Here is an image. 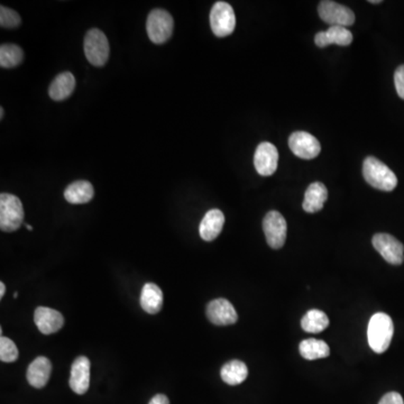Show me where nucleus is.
<instances>
[{"mask_svg": "<svg viewBox=\"0 0 404 404\" xmlns=\"http://www.w3.org/2000/svg\"><path fill=\"white\" fill-rule=\"evenodd\" d=\"M318 13L323 22L330 26L347 27L355 23V13L352 9L330 0L319 4Z\"/></svg>", "mask_w": 404, "mask_h": 404, "instance_id": "7", "label": "nucleus"}, {"mask_svg": "<svg viewBox=\"0 0 404 404\" xmlns=\"http://www.w3.org/2000/svg\"><path fill=\"white\" fill-rule=\"evenodd\" d=\"M148 404H170V401L164 394H157Z\"/></svg>", "mask_w": 404, "mask_h": 404, "instance_id": "30", "label": "nucleus"}, {"mask_svg": "<svg viewBox=\"0 0 404 404\" xmlns=\"http://www.w3.org/2000/svg\"><path fill=\"white\" fill-rule=\"evenodd\" d=\"M207 317L213 325L228 326L237 322L238 315L234 305L226 299H215L207 307Z\"/></svg>", "mask_w": 404, "mask_h": 404, "instance_id": "12", "label": "nucleus"}, {"mask_svg": "<svg viewBox=\"0 0 404 404\" xmlns=\"http://www.w3.org/2000/svg\"><path fill=\"white\" fill-rule=\"evenodd\" d=\"M24 59L23 50L16 44H3L0 46V65L6 69L17 67Z\"/></svg>", "mask_w": 404, "mask_h": 404, "instance_id": "25", "label": "nucleus"}, {"mask_svg": "<svg viewBox=\"0 0 404 404\" xmlns=\"http://www.w3.org/2000/svg\"><path fill=\"white\" fill-rule=\"evenodd\" d=\"M5 292H6L5 283L0 282V298H1V299H3L4 296H5Z\"/></svg>", "mask_w": 404, "mask_h": 404, "instance_id": "31", "label": "nucleus"}, {"mask_svg": "<svg viewBox=\"0 0 404 404\" xmlns=\"http://www.w3.org/2000/svg\"><path fill=\"white\" fill-rule=\"evenodd\" d=\"M51 372L52 364L50 359L44 356H40L34 359L27 369V381L33 388H44L49 382Z\"/></svg>", "mask_w": 404, "mask_h": 404, "instance_id": "15", "label": "nucleus"}, {"mask_svg": "<svg viewBox=\"0 0 404 404\" xmlns=\"http://www.w3.org/2000/svg\"><path fill=\"white\" fill-rule=\"evenodd\" d=\"M329 326V318L321 310H309L302 318L301 327L310 334H319Z\"/></svg>", "mask_w": 404, "mask_h": 404, "instance_id": "24", "label": "nucleus"}, {"mask_svg": "<svg viewBox=\"0 0 404 404\" xmlns=\"http://www.w3.org/2000/svg\"><path fill=\"white\" fill-rule=\"evenodd\" d=\"M373 246L383 259L392 265H401L404 261V246L392 235L376 234L372 240Z\"/></svg>", "mask_w": 404, "mask_h": 404, "instance_id": "9", "label": "nucleus"}, {"mask_svg": "<svg viewBox=\"0 0 404 404\" xmlns=\"http://www.w3.org/2000/svg\"><path fill=\"white\" fill-rule=\"evenodd\" d=\"M353 42V34L347 30V27L329 26L325 32H319L315 38V45L318 47L336 44V45L348 46Z\"/></svg>", "mask_w": 404, "mask_h": 404, "instance_id": "17", "label": "nucleus"}, {"mask_svg": "<svg viewBox=\"0 0 404 404\" xmlns=\"http://www.w3.org/2000/svg\"><path fill=\"white\" fill-rule=\"evenodd\" d=\"M26 228L28 229V230H30V232H32V230H33V227L30 226V225H26Z\"/></svg>", "mask_w": 404, "mask_h": 404, "instance_id": "34", "label": "nucleus"}, {"mask_svg": "<svg viewBox=\"0 0 404 404\" xmlns=\"http://www.w3.org/2000/svg\"><path fill=\"white\" fill-rule=\"evenodd\" d=\"M225 224V215L219 209H211L202 218L199 234L206 242H213L220 235Z\"/></svg>", "mask_w": 404, "mask_h": 404, "instance_id": "16", "label": "nucleus"}, {"mask_svg": "<svg viewBox=\"0 0 404 404\" xmlns=\"http://www.w3.org/2000/svg\"><path fill=\"white\" fill-rule=\"evenodd\" d=\"M84 54L94 67H103L109 57V43L107 36L97 28H92L84 38Z\"/></svg>", "mask_w": 404, "mask_h": 404, "instance_id": "5", "label": "nucleus"}, {"mask_svg": "<svg viewBox=\"0 0 404 404\" xmlns=\"http://www.w3.org/2000/svg\"><path fill=\"white\" fill-rule=\"evenodd\" d=\"M220 376L228 386H238L247 378L248 369L245 363L234 359L225 364L221 369Z\"/></svg>", "mask_w": 404, "mask_h": 404, "instance_id": "22", "label": "nucleus"}, {"mask_svg": "<svg viewBox=\"0 0 404 404\" xmlns=\"http://www.w3.org/2000/svg\"><path fill=\"white\" fill-rule=\"evenodd\" d=\"M34 322L42 334L51 335L62 329L64 318L57 310L38 307L34 313Z\"/></svg>", "mask_w": 404, "mask_h": 404, "instance_id": "14", "label": "nucleus"}, {"mask_svg": "<svg viewBox=\"0 0 404 404\" xmlns=\"http://www.w3.org/2000/svg\"><path fill=\"white\" fill-rule=\"evenodd\" d=\"M378 404H404L403 398L398 392H388L383 396Z\"/></svg>", "mask_w": 404, "mask_h": 404, "instance_id": "29", "label": "nucleus"}, {"mask_svg": "<svg viewBox=\"0 0 404 404\" xmlns=\"http://www.w3.org/2000/svg\"><path fill=\"white\" fill-rule=\"evenodd\" d=\"M140 307L150 315H157L163 307V292L154 283H146L140 294Z\"/></svg>", "mask_w": 404, "mask_h": 404, "instance_id": "19", "label": "nucleus"}, {"mask_svg": "<svg viewBox=\"0 0 404 404\" xmlns=\"http://www.w3.org/2000/svg\"><path fill=\"white\" fill-rule=\"evenodd\" d=\"M21 24V17L13 9L1 6L0 7V25L4 28H15Z\"/></svg>", "mask_w": 404, "mask_h": 404, "instance_id": "27", "label": "nucleus"}, {"mask_svg": "<svg viewBox=\"0 0 404 404\" xmlns=\"http://www.w3.org/2000/svg\"><path fill=\"white\" fill-rule=\"evenodd\" d=\"M288 147L300 159H313L321 152L319 140L307 132H296L288 138Z\"/></svg>", "mask_w": 404, "mask_h": 404, "instance_id": "10", "label": "nucleus"}, {"mask_svg": "<svg viewBox=\"0 0 404 404\" xmlns=\"http://www.w3.org/2000/svg\"><path fill=\"white\" fill-rule=\"evenodd\" d=\"M394 84L399 97L404 100V65H400L394 73Z\"/></svg>", "mask_w": 404, "mask_h": 404, "instance_id": "28", "label": "nucleus"}, {"mask_svg": "<svg viewBox=\"0 0 404 404\" xmlns=\"http://www.w3.org/2000/svg\"><path fill=\"white\" fill-rule=\"evenodd\" d=\"M69 384L71 390L79 395H82L89 390L90 361L86 356H80L73 361Z\"/></svg>", "mask_w": 404, "mask_h": 404, "instance_id": "13", "label": "nucleus"}, {"mask_svg": "<svg viewBox=\"0 0 404 404\" xmlns=\"http://www.w3.org/2000/svg\"><path fill=\"white\" fill-rule=\"evenodd\" d=\"M17 296H18V292H15V294H13V298L16 299Z\"/></svg>", "mask_w": 404, "mask_h": 404, "instance_id": "35", "label": "nucleus"}, {"mask_svg": "<svg viewBox=\"0 0 404 404\" xmlns=\"http://www.w3.org/2000/svg\"><path fill=\"white\" fill-rule=\"evenodd\" d=\"M74 88H76V79L72 73H60L50 86V97L55 101H61L70 97Z\"/></svg>", "mask_w": 404, "mask_h": 404, "instance_id": "20", "label": "nucleus"}, {"mask_svg": "<svg viewBox=\"0 0 404 404\" xmlns=\"http://www.w3.org/2000/svg\"><path fill=\"white\" fill-rule=\"evenodd\" d=\"M94 196V186L88 181H76L65 189L64 198L72 205H82L91 201Z\"/></svg>", "mask_w": 404, "mask_h": 404, "instance_id": "21", "label": "nucleus"}, {"mask_svg": "<svg viewBox=\"0 0 404 404\" xmlns=\"http://www.w3.org/2000/svg\"><path fill=\"white\" fill-rule=\"evenodd\" d=\"M394 334L393 321L386 313H378L373 315L367 329L369 347L376 354H382L390 347Z\"/></svg>", "mask_w": 404, "mask_h": 404, "instance_id": "1", "label": "nucleus"}, {"mask_svg": "<svg viewBox=\"0 0 404 404\" xmlns=\"http://www.w3.org/2000/svg\"><path fill=\"white\" fill-rule=\"evenodd\" d=\"M286 221L279 211H269L263 220V230L267 244L273 249H279L286 240Z\"/></svg>", "mask_w": 404, "mask_h": 404, "instance_id": "8", "label": "nucleus"}, {"mask_svg": "<svg viewBox=\"0 0 404 404\" xmlns=\"http://www.w3.org/2000/svg\"><path fill=\"white\" fill-rule=\"evenodd\" d=\"M0 117H1V118H3V117H4V109H3V108H1V109H0Z\"/></svg>", "mask_w": 404, "mask_h": 404, "instance_id": "33", "label": "nucleus"}, {"mask_svg": "<svg viewBox=\"0 0 404 404\" xmlns=\"http://www.w3.org/2000/svg\"><path fill=\"white\" fill-rule=\"evenodd\" d=\"M173 28L174 22L172 16L164 9H154L148 15L146 30L153 43H165L172 35Z\"/></svg>", "mask_w": 404, "mask_h": 404, "instance_id": "4", "label": "nucleus"}, {"mask_svg": "<svg viewBox=\"0 0 404 404\" xmlns=\"http://www.w3.org/2000/svg\"><path fill=\"white\" fill-rule=\"evenodd\" d=\"M211 26L213 34L225 38L234 32L236 16L232 6L225 1H217L211 11Z\"/></svg>", "mask_w": 404, "mask_h": 404, "instance_id": "6", "label": "nucleus"}, {"mask_svg": "<svg viewBox=\"0 0 404 404\" xmlns=\"http://www.w3.org/2000/svg\"><path fill=\"white\" fill-rule=\"evenodd\" d=\"M299 349L302 357L308 359V361L326 359L330 354V348H329L328 344L323 340H315V338L302 340L300 342Z\"/></svg>", "mask_w": 404, "mask_h": 404, "instance_id": "23", "label": "nucleus"}, {"mask_svg": "<svg viewBox=\"0 0 404 404\" xmlns=\"http://www.w3.org/2000/svg\"><path fill=\"white\" fill-rule=\"evenodd\" d=\"M363 175L369 186L381 191H393L398 186V178L393 171L376 157H369L365 159Z\"/></svg>", "mask_w": 404, "mask_h": 404, "instance_id": "2", "label": "nucleus"}, {"mask_svg": "<svg viewBox=\"0 0 404 404\" xmlns=\"http://www.w3.org/2000/svg\"><path fill=\"white\" fill-rule=\"evenodd\" d=\"M279 152L272 143L263 142L256 148L254 155V165L262 176L274 174L278 169Z\"/></svg>", "mask_w": 404, "mask_h": 404, "instance_id": "11", "label": "nucleus"}, {"mask_svg": "<svg viewBox=\"0 0 404 404\" xmlns=\"http://www.w3.org/2000/svg\"><path fill=\"white\" fill-rule=\"evenodd\" d=\"M328 198V190L321 182H315L308 186L303 200V209L305 213H315L320 211Z\"/></svg>", "mask_w": 404, "mask_h": 404, "instance_id": "18", "label": "nucleus"}, {"mask_svg": "<svg viewBox=\"0 0 404 404\" xmlns=\"http://www.w3.org/2000/svg\"><path fill=\"white\" fill-rule=\"evenodd\" d=\"M19 353L13 340L7 337L0 338V359L4 363H13L18 359Z\"/></svg>", "mask_w": 404, "mask_h": 404, "instance_id": "26", "label": "nucleus"}, {"mask_svg": "<svg viewBox=\"0 0 404 404\" xmlns=\"http://www.w3.org/2000/svg\"><path fill=\"white\" fill-rule=\"evenodd\" d=\"M369 3H371V4H381V3H382V1H381V0H371V1H369Z\"/></svg>", "mask_w": 404, "mask_h": 404, "instance_id": "32", "label": "nucleus"}, {"mask_svg": "<svg viewBox=\"0 0 404 404\" xmlns=\"http://www.w3.org/2000/svg\"><path fill=\"white\" fill-rule=\"evenodd\" d=\"M24 221V208L16 196L0 194V229L3 232H16Z\"/></svg>", "mask_w": 404, "mask_h": 404, "instance_id": "3", "label": "nucleus"}]
</instances>
